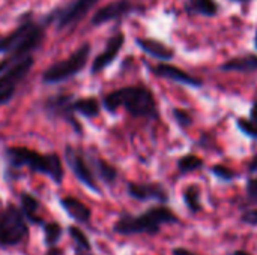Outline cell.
<instances>
[{"label":"cell","instance_id":"5","mask_svg":"<svg viewBox=\"0 0 257 255\" xmlns=\"http://www.w3.org/2000/svg\"><path fill=\"white\" fill-rule=\"evenodd\" d=\"M44 39V29L32 21H24L12 33L0 38V53L27 57Z\"/></svg>","mask_w":257,"mask_h":255},{"label":"cell","instance_id":"23","mask_svg":"<svg viewBox=\"0 0 257 255\" xmlns=\"http://www.w3.org/2000/svg\"><path fill=\"white\" fill-rule=\"evenodd\" d=\"M203 159L199 158L197 155H184L179 161H178V171L181 174H187V173H193L197 171L200 168H203Z\"/></svg>","mask_w":257,"mask_h":255},{"label":"cell","instance_id":"16","mask_svg":"<svg viewBox=\"0 0 257 255\" xmlns=\"http://www.w3.org/2000/svg\"><path fill=\"white\" fill-rule=\"evenodd\" d=\"M137 45L149 56L161 60V62H169L175 57V51L173 48L167 47L166 44H163L161 41L157 39H151V38H137Z\"/></svg>","mask_w":257,"mask_h":255},{"label":"cell","instance_id":"9","mask_svg":"<svg viewBox=\"0 0 257 255\" xmlns=\"http://www.w3.org/2000/svg\"><path fill=\"white\" fill-rule=\"evenodd\" d=\"M134 9H136V6L131 0H114L96 11V14L92 18V24L101 26L107 21L119 20V18L126 17L131 12H134Z\"/></svg>","mask_w":257,"mask_h":255},{"label":"cell","instance_id":"28","mask_svg":"<svg viewBox=\"0 0 257 255\" xmlns=\"http://www.w3.org/2000/svg\"><path fill=\"white\" fill-rule=\"evenodd\" d=\"M241 222H242V224H247V225L257 227V209L245 210V212L241 215Z\"/></svg>","mask_w":257,"mask_h":255},{"label":"cell","instance_id":"33","mask_svg":"<svg viewBox=\"0 0 257 255\" xmlns=\"http://www.w3.org/2000/svg\"><path fill=\"white\" fill-rule=\"evenodd\" d=\"M45 255H63V252L60 251V248L51 246V248H47V254Z\"/></svg>","mask_w":257,"mask_h":255},{"label":"cell","instance_id":"18","mask_svg":"<svg viewBox=\"0 0 257 255\" xmlns=\"http://www.w3.org/2000/svg\"><path fill=\"white\" fill-rule=\"evenodd\" d=\"M93 165L96 170V176L108 186H113L119 177V171L114 165H111L110 162L104 161L102 158H95L93 159Z\"/></svg>","mask_w":257,"mask_h":255},{"label":"cell","instance_id":"15","mask_svg":"<svg viewBox=\"0 0 257 255\" xmlns=\"http://www.w3.org/2000/svg\"><path fill=\"white\" fill-rule=\"evenodd\" d=\"M96 2L98 0H77L66 11H63L62 15L59 17V27L65 29L80 21L96 5Z\"/></svg>","mask_w":257,"mask_h":255},{"label":"cell","instance_id":"36","mask_svg":"<svg viewBox=\"0 0 257 255\" xmlns=\"http://www.w3.org/2000/svg\"><path fill=\"white\" fill-rule=\"evenodd\" d=\"M254 47H256V50H257V32H256V35H254Z\"/></svg>","mask_w":257,"mask_h":255},{"label":"cell","instance_id":"26","mask_svg":"<svg viewBox=\"0 0 257 255\" xmlns=\"http://www.w3.org/2000/svg\"><path fill=\"white\" fill-rule=\"evenodd\" d=\"M173 117L176 120V123L181 126V128H187L193 123V117L191 114L187 111V110H182V108H175L173 110Z\"/></svg>","mask_w":257,"mask_h":255},{"label":"cell","instance_id":"24","mask_svg":"<svg viewBox=\"0 0 257 255\" xmlns=\"http://www.w3.org/2000/svg\"><path fill=\"white\" fill-rule=\"evenodd\" d=\"M211 173H212L217 179H220V180H223V182H232V180L236 179V176H238L232 168H229V167H226V165H221V164L212 165V167H211Z\"/></svg>","mask_w":257,"mask_h":255},{"label":"cell","instance_id":"32","mask_svg":"<svg viewBox=\"0 0 257 255\" xmlns=\"http://www.w3.org/2000/svg\"><path fill=\"white\" fill-rule=\"evenodd\" d=\"M248 119L257 126V99L253 102V107H251V111H250V117Z\"/></svg>","mask_w":257,"mask_h":255},{"label":"cell","instance_id":"6","mask_svg":"<svg viewBox=\"0 0 257 255\" xmlns=\"http://www.w3.org/2000/svg\"><path fill=\"white\" fill-rule=\"evenodd\" d=\"M90 56V44H83L75 53H72L68 59L51 65L42 74V81L47 84H56L65 81L71 77H75L87 63Z\"/></svg>","mask_w":257,"mask_h":255},{"label":"cell","instance_id":"17","mask_svg":"<svg viewBox=\"0 0 257 255\" xmlns=\"http://www.w3.org/2000/svg\"><path fill=\"white\" fill-rule=\"evenodd\" d=\"M221 71H238V72H253L257 71V56L247 54L241 57H235L227 60L220 66Z\"/></svg>","mask_w":257,"mask_h":255},{"label":"cell","instance_id":"13","mask_svg":"<svg viewBox=\"0 0 257 255\" xmlns=\"http://www.w3.org/2000/svg\"><path fill=\"white\" fill-rule=\"evenodd\" d=\"M59 203H60L62 209L68 213L69 218H72L78 224L90 225V222H92V210L81 200H78L75 197H62Z\"/></svg>","mask_w":257,"mask_h":255},{"label":"cell","instance_id":"30","mask_svg":"<svg viewBox=\"0 0 257 255\" xmlns=\"http://www.w3.org/2000/svg\"><path fill=\"white\" fill-rule=\"evenodd\" d=\"M172 255H200V254H196V252H193V251H190V249H187V248L178 246V248H173Z\"/></svg>","mask_w":257,"mask_h":255},{"label":"cell","instance_id":"21","mask_svg":"<svg viewBox=\"0 0 257 255\" xmlns=\"http://www.w3.org/2000/svg\"><path fill=\"white\" fill-rule=\"evenodd\" d=\"M42 231H44V243H45L47 248L57 246L59 242L62 240L63 227H62L57 221L45 222V224L42 225Z\"/></svg>","mask_w":257,"mask_h":255},{"label":"cell","instance_id":"31","mask_svg":"<svg viewBox=\"0 0 257 255\" xmlns=\"http://www.w3.org/2000/svg\"><path fill=\"white\" fill-rule=\"evenodd\" d=\"M247 170H248V173H250V174H254V173H257V153L253 156V159L248 162Z\"/></svg>","mask_w":257,"mask_h":255},{"label":"cell","instance_id":"22","mask_svg":"<svg viewBox=\"0 0 257 255\" xmlns=\"http://www.w3.org/2000/svg\"><path fill=\"white\" fill-rule=\"evenodd\" d=\"M71 240L75 243L77 246V251H83V252H90L92 251V242L89 239V236L77 225H69L66 228Z\"/></svg>","mask_w":257,"mask_h":255},{"label":"cell","instance_id":"7","mask_svg":"<svg viewBox=\"0 0 257 255\" xmlns=\"http://www.w3.org/2000/svg\"><path fill=\"white\" fill-rule=\"evenodd\" d=\"M65 158H66V164L69 165V168L72 170V173L78 179V182L83 183L92 192L101 194V188H99L96 177H95L90 165L87 164L84 155L80 150L74 149L72 146H68L65 149Z\"/></svg>","mask_w":257,"mask_h":255},{"label":"cell","instance_id":"12","mask_svg":"<svg viewBox=\"0 0 257 255\" xmlns=\"http://www.w3.org/2000/svg\"><path fill=\"white\" fill-rule=\"evenodd\" d=\"M32 66H33V57L27 56L23 60H20L12 69L5 72L0 77V93H3L9 89H17V84L27 77Z\"/></svg>","mask_w":257,"mask_h":255},{"label":"cell","instance_id":"8","mask_svg":"<svg viewBox=\"0 0 257 255\" xmlns=\"http://www.w3.org/2000/svg\"><path fill=\"white\" fill-rule=\"evenodd\" d=\"M126 192L131 198L137 201H158L166 204L169 201V192L161 183H137L128 182Z\"/></svg>","mask_w":257,"mask_h":255},{"label":"cell","instance_id":"3","mask_svg":"<svg viewBox=\"0 0 257 255\" xmlns=\"http://www.w3.org/2000/svg\"><path fill=\"white\" fill-rule=\"evenodd\" d=\"M6 158L11 167H27L33 173H41L50 177L54 183L60 185L65 177L62 159L57 153H39L29 147L12 146L6 149Z\"/></svg>","mask_w":257,"mask_h":255},{"label":"cell","instance_id":"34","mask_svg":"<svg viewBox=\"0 0 257 255\" xmlns=\"http://www.w3.org/2000/svg\"><path fill=\"white\" fill-rule=\"evenodd\" d=\"M230 255H253V254H251V252H248V251H245V249H236V251L230 252Z\"/></svg>","mask_w":257,"mask_h":255},{"label":"cell","instance_id":"10","mask_svg":"<svg viewBox=\"0 0 257 255\" xmlns=\"http://www.w3.org/2000/svg\"><path fill=\"white\" fill-rule=\"evenodd\" d=\"M123 44H125V35L123 33L113 35L110 38V41L107 42L104 51L95 57V60L92 63V74H98L102 69H105L108 65H111L114 62V59L117 57V54L120 53Z\"/></svg>","mask_w":257,"mask_h":255},{"label":"cell","instance_id":"27","mask_svg":"<svg viewBox=\"0 0 257 255\" xmlns=\"http://www.w3.org/2000/svg\"><path fill=\"white\" fill-rule=\"evenodd\" d=\"M245 192H247V198H248L251 203H256L257 201V177H250V179L247 180Z\"/></svg>","mask_w":257,"mask_h":255},{"label":"cell","instance_id":"29","mask_svg":"<svg viewBox=\"0 0 257 255\" xmlns=\"http://www.w3.org/2000/svg\"><path fill=\"white\" fill-rule=\"evenodd\" d=\"M15 90H17V89H9V90H6V92L0 93V105H3V104L9 102V101L12 99V96H14Z\"/></svg>","mask_w":257,"mask_h":255},{"label":"cell","instance_id":"11","mask_svg":"<svg viewBox=\"0 0 257 255\" xmlns=\"http://www.w3.org/2000/svg\"><path fill=\"white\" fill-rule=\"evenodd\" d=\"M152 72L158 77H163V78H167V80H172L175 83H181V84H185L190 87H200L203 84L202 80H199V78L193 77L191 74L185 72L184 69L169 65V63H160V65L154 66Z\"/></svg>","mask_w":257,"mask_h":255},{"label":"cell","instance_id":"25","mask_svg":"<svg viewBox=\"0 0 257 255\" xmlns=\"http://www.w3.org/2000/svg\"><path fill=\"white\" fill-rule=\"evenodd\" d=\"M236 126L238 129L248 138H253L257 140V126L250 120V119H245V117H239L236 120Z\"/></svg>","mask_w":257,"mask_h":255},{"label":"cell","instance_id":"2","mask_svg":"<svg viewBox=\"0 0 257 255\" xmlns=\"http://www.w3.org/2000/svg\"><path fill=\"white\" fill-rule=\"evenodd\" d=\"M105 110L114 113L120 107L125 108L133 117L158 119V105L154 93L145 86H126L110 92L102 101Z\"/></svg>","mask_w":257,"mask_h":255},{"label":"cell","instance_id":"35","mask_svg":"<svg viewBox=\"0 0 257 255\" xmlns=\"http://www.w3.org/2000/svg\"><path fill=\"white\" fill-rule=\"evenodd\" d=\"M74 255H86V252H83V251H77Z\"/></svg>","mask_w":257,"mask_h":255},{"label":"cell","instance_id":"14","mask_svg":"<svg viewBox=\"0 0 257 255\" xmlns=\"http://www.w3.org/2000/svg\"><path fill=\"white\" fill-rule=\"evenodd\" d=\"M20 209L29 224L38 225L42 228V225L45 224V219L41 216V212H39L41 201L35 195H32L30 192H21L20 194Z\"/></svg>","mask_w":257,"mask_h":255},{"label":"cell","instance_id":"20","mask_svg":"<svg viewBox=\"0 0 257 255\" xmlns=\"http://www.w3.org/2000/svg\"><path fill=\"white\" fill-rule=\"evenodd\" d=\"M182 197H184V203H185L187 209L191 213H199V212L203 210L202 200H200V197H202L200 186H197V185L187 186L185 191H184V194H182Z\"/></svg>","mask_w":257,"mask_h":255},{"label":"cell","instance_id":"19","mask_svg":"<svg viewBox=\"0 0 257 255\" xmlns=\"http://www.w3.org/2000/svg\"><path fill=\"white\" fill-rule=\"evenodd\" d=\"M185 8L190 14L205 17H214L218 12V5L215 0H188Z\"/></svg>","mask_w":257,"mask_h":255},{"label":"cell","instance_id":"4","mask_svg":"<svg viewBox=\"0 0 257 255\" xmlns=\"http://www.w3.org/2000/svg\"><path fill=\"white\" fill-rule=\"evenodd\" d=\"M29 225L18 206L8 204L3 207L0 210V248H15L26 243L30 237Z\"/></svg>","mask_w":257,"mask_h":255},{"label":"cell","instance_id":"1","mask_svg":"<svg viewBox=\"0 0 257 255\" xmlns=\"http://www.w3.org/2000/svg\"><path fill=\"white\" fill-rule=\"evenodd\" d=\"M179 224V216L166 204H157L146 209L140 215L122 213L113 224V231L119 236H137V234H160L163 225Z\"/></svg>","mask_w":257,"mask_h":255}]
</instances>
